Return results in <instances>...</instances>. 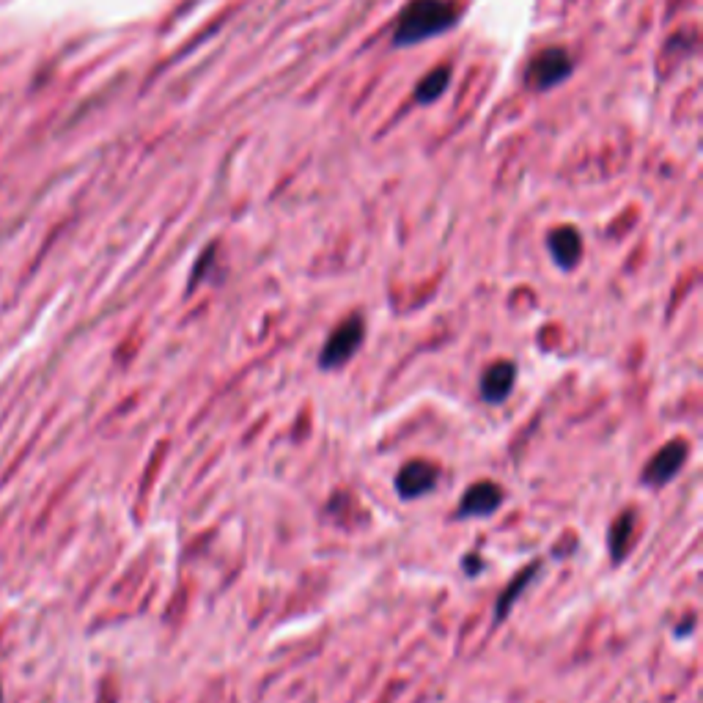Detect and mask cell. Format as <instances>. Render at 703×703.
<instances>
[{
  "label": "cell",
  "instance_id": "11",
  "mask_svg": "<svg viewBox=\"0 0 703 703\" xmlns=\"http://www.w3.org/2000/svg\"><path fill=\"white\" fill-rule=\"evenodd\" d=\"M448 80H451V69H448V66H437L434 72H429V75L423 77V83L418 86V91H415V97L421 99V102H432V99H437L443 94Z\"/></svg>",
  "mask_w": 703,
  "mask_h": 703
},
{
  "label": "cell",
  "instance_id": "2",
  "mask_svg": "<svg viewBox=\"0 0 703 703\" xmlns=\"http://www.w3.org/2000/svg\"><path fill=\"white\" fill-rule=\"evenodd\" d=\"M363 336H366V325L360 316H349L347 322L330 333V338L325 341V347L319 352V366L322 368H341L347 363L349 357L355 355L360 344H363Z\"/></svg>",
  "mask_w": 703,
  "mask_h": 703
},
{
  "label": "cell",
  "instance_id": "5",
  "mask_svg": "<svg viewBox=\"0 0 703 703\" xmlns=\"http://www.w3.org/2000/svg\"><path fill=\"white\" fill-rule=\"evenodd\" d=\"M569 72H572L569 55L558 50V47H552V50H544V53L533 58L528 77L536 88H552L558 86L561 80H566Z\"/></svg>",
  "mask_w": 703,
  "mask_h": 703
},
{
  "label": "cell",
  "instance_id": "7",
  "mask_svg": "<svg viewBox=\"0 0 703 703\" xmlns=\"http://www.w3.org/2000/svg\"><path fill=\"white\" fill-rule=\"evenodd\" d=\"M514 382H517V366L511 360H498L481 374V396L489 404H500L511 396Z\"/></svg>",
  "mask_w": 703,
  "mask_h": 703
},
{
  "label": "cell",
  "instance_id": "6",
  "mask_svg": "<svg viewBox=\"0 0 703 703\" xmlns=\"http://www.w3.org/2000/svg\"><path fill=\"white\" fill-rule=\"evenodd\" d=\"M503 506V489L492 481H478L467 489L465 498L459 503V517H489Z\"/></svg>",
  "mask_w": 703,
  "mask_h": 703
},
{
  "label": "cell",
  "instance_id": "4",
  "mask_svg": "<svg viewBox=\"0 0 703 703\" xmlns=\"http://www.w3.org/2000/svg\"><path fill=\"white\" fill-rule=\"evenodd\" d=\"M687 462V443L684 440H673L665 448H660L657 454L651 456V462L646 465L643 481L649 487H662L676 478V473L682 470V465Z\"/></svg>",
  "mask_w": 703,
  "mask_h": 703
},
{
  "label": "cell",
  "instance_id": "3",
  "mask_svg": "<svg viewBox=\"0 0 703 703\" xmlns=\"http://www.w3.org/2000/svg\"><path fill=\"white\" fill-rule=\"evenodd\" d=\"M440 481V470L426 462V459H415L401 467L399 476H396V492L404 500H415L421 495H429Z\"/></svg>",
  "mask_w": 703,
  "mask_h": 703
},
{
  "label": "cell",
  "instance_id": "9",
  "mask_svg": "<svg viewBox=\"0 0 703 703\" xmlns=\"http://www.w3.org/2000/svg\"><path fill=\"white\" fill-rule=\"evenodd\" d=\"M632 536H635V514L632 511H627V514H621L613 525H610V555H613V561H621L624 555L629 552V547H632Z\"/></svg>",
  "mask_w": 703,
  "mask_h": 703
},
{
  "label": "cell",
  "instance_id": "12",
  "mask_svg": "<svg viewBox=\"0 0 703 703\" xmlns=\"http://www.w3.org/2000/svg\"><path fill=\"white\" fill-rule=\"evenodd\" d=\"M478 561V558H473V555H470V558H467V561H465V566H467V574H478V569H481V563H476Z\"/></svg>",
  "mask_w": 703,
  "mask_h": 703
},
{
  "label": "cell",
  "instance_id": "10",
  "mask_svg": "<svg viewBox=\"0 0 703 703\" xmlns=\"http://www.w3.org/2000/svg\"><path fill=\"white\" fill-rule=\"evenodd\" d=\"M539 569H541V561H536L533 566H530V569H525V572H520L517 577H514V583H511L509 588H506V591H503V594L498 596V607H495V621H503V618L509 616L511 605H514V602H517V596H520L522 591L528 588L530 580H533V577L539 574Z\"/></svg>",
  "mask_w": 703,
  "mask_h": 703
},
{
  "label": "cell",
  "instance_id": "1",
  "mask_svg": "<svg viewBox=\"0 0 703 703\" xmlns=\"http://www.w3.org/2000/svg\"><path fill=\"white\" fill-rule=\"evenodd\" d=\"M459 14H462V6L456 0H412L410 6L401 11L393 42L407 47V44L432 39L437 33L451 31Z\"/></svg>",
  "mask_w": 703,
  "mask_h": 703
},
{
  "label": "cell",
  "instance_id": "13",
  "mask_svg": "<svg viewBox=\"0 0 703 703\" xmlns=\"http://www.w3.org/2000/svg\"><path fill=\"white\" fill-rule=\"evenodd\" d=\"M0 703H3V693H0Z\"/></svg>",
  "mask_w": 703,
  "mask_h": 703
},
{
  "label": "cell",
  "instance_id": "8",
  "mask_svg": "<svg viewBox=\"0 0 703 703\" xmlns=\"http://www.w3.org/2000/svg\"><path fill=\"white\" fill-rule=\"evenodd\" d=\"M550 253L552 259L558 261V267L563 270H572L574 264L580 261V253H583V239L577 234V228H558L550 234Z\"/></svg>",
  "mask_w": 703,
  "mask_h": 703
}]
</instances>
